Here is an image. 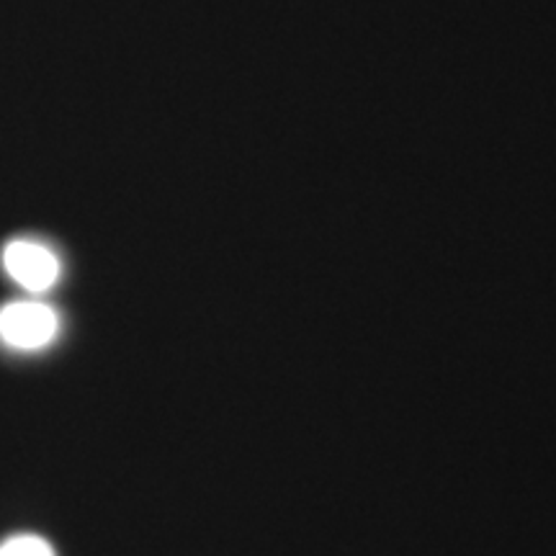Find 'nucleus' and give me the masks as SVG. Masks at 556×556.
I'll return each instance as SVG.
<instances>
[{"instance_id":"nucleus-1","label":"nucleus","mask_w":556,"mask_h":556,"mask_svg":"<svg viewBox=\"0 0 556 556\" xmlns=\"http://www.w3.org/2000/svg\"><path fill=\"white\" fill-rule=\"evenodd\" d=\"M60 317L50 304L11 302L0 307V343L13 351H41L58 338Z\"/></svg>"},{"instance_id":"nucleus-2","label":"nucleus","mask_w":556,"mask_h":556,"mask_svg":"<svg viewBox=\"0 0 556 556\" xmlns=\"http://www.w3.org/2000/svg\"><path fill=\"white\" fill-rule=\"evenodd\" d=\"M3 268L26 291L52 289L60 278V258L37 240H11L3 250Z\"/></svg>"},{"instance_id":"nucleus-3","label":"nucleus","mask_w":556,"mask_h":556,"mask_svg":"<svg viewBox=\"0 0 556 556\" xmlns=\"http://www.w3.org/2000/svg\"><path fill=\"white\" fill-rule=\"evenodd\" d=\"M0 556H58V554H54V548L41 536L21 533V536H11L0 544Z\"/></svg>"}]
</instances>
